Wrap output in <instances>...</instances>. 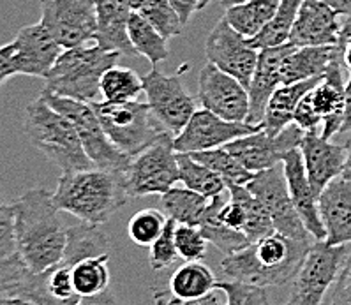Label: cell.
Instances as JSON below:
<instances>
[{
  "label": "cell",
  "instance_id": "obj_1",
  "mask_svg": "<svg viewBox=\"0 0 351 305\" xmlns=\"http://www.w3.org/2000/svg\"><path fill=\"white\" fill-rule=\"evenodd\" d=\"M11 208L18 254L27 267L34 273H43L60 263L69 242V224L58 214L53 194L34 187L11 203Z\"/></svg>",
  "mask_w": 351,
  "mask_h": 305
},
{
  "label": "cell",
  "instance_id": "obj_2",
  "mask_svg": "<svg viewBox=\"0 0 351 305\" xmlns=\"http://www.w3.org/2000/svg\"><path fill=\"white\" fill-rule=\"evenodd\" d=\"M313 243L298 242L274 231L242 251L224 256L221 270L228 280L260 288L285 286L295 279Z\"/></svg>",
  "mask_w": 351,
  "mask_h": 305
},
{
  "label": "cell",
  "instance_id": "obj_3",
  "mask_svg": "<svg viewBox=\"0 0 351 305\" xmlns=\"http://www.w3.org/2000/svg\"><path fill=\"white\" fill-rule=\"evenodd\" d=\"M128 199L124 173L99 168L62 173L53 193L58 210L94 226L108 223Z\"/></svg>",
  "mask_w": 351,
  "mask_h": 305
},
{
  "label": "cell",
  "instance_id": "obj_4",
  "mask_svg": "<svg viewBox=\"0 0 351 305\" xmlns=\"http://www.w3.org/2000/svg\"><path fill=\"white\" fill-rule=\"evenodd\" d=\"M23 129L30 143L62 169V173L95 168L83 149L75 125L41 95L27 106Z\"/></svg>",
  "mask_w": 351,
  "mask_h": 305
},
{
  "label": "cell",
  "instance_id": "obj_5",
  "mask_svg": "<svg viewBox=\"0 0 351 305\" xmlns=\"http://www.w3.org/2000/svg\"><path fill=\"white\" fill-rule=\"evenodd\" d=\"M120 57L122 53L106 50L97 42L64 50L46 76V90L80 103H97L101 80L108 69L117 66Z\"/></svg>",
  "mask_w": 351,
  "mask_h": 305
},
{
  "label": "cell",
  "instance_id": "obj_6",
  "mask_svg": "<svg viewBox=\"0 0 351 305\" xmlns=\"http://www.w3.org/2000/svg\"><path fill=\"white\" fill-rule=\"evenodd\" d=\"M95 115L103 124L108 138L119 147L125 156L134 157L143 152L149 145L166 131L147 103L128 101V103H92Z\"/></svg>",
  "mask_w": 351,
  "mask_h": 305
},
{
  "label": "cell",
  "instance_id": "obj_7",
  "mask_svg": "<svg viewBox=\"0 0 351 305\" xmlns=\"http://www.w3.org/2000/svg\"><path fill=\"white\" fill-rule=\"evenodd\" d=\"M62 51L41 21L21 27L13 41L0 48V83L18 75L46 80Z\"/></svg>",
  "mask_w": 351,
  "mask_h": 305
},
{
  "label": "cell",
  "instance_id": "obj_8",
  "mask_svg": "<svg viewBox=\"0 0 351 305\" xmlns=\"http://www.w3.org/2000/svg\"><path fill=\"white\" fill-rule=\"evenodd\" d=\"M41 97L50 106H53L57 112H60L71 120V124L75 125L76 131H78L83 149L87 152L88 159L94 162L95 168L108 169V171H122V173L129 168L132 157L125 156L108 138L92 104L80 103V101L69 99V97H60V95H55L53 92L46 90V88L41 92Z\"/></svg>",
  "mask_w": 351,
  "mask_h": 305
},
{
  "label": "cell",
  "instance_id": "obj_9",
  "mask_svg": "<svg viewBox=\"0 0 351 305\" xmlns=\"http://www.w3.org/2000/svg\"><path fill=\"white\" fill-rule=\"evenodd\" d=\"M177 154L173 134L165 132L143 152L132 157L131 164L124 171L129 198H143L150 194L162 196L173 189L180 180Z\"/></svg>",
  "mask_w": 351,
  "mask_h": 305
},
{
  "label": "cell",
  "instance_id": "obj_10",
  "mask_svg": "<svg viewBox=\"0 0 351 305\" xmlns=\"http://www.w3.org/2000/svg\"><path fill=\"white\" fill-rule=\"evenodd\" d=\"M348 254L350 249L346 245H330L325 240H314L291 280L288 300L282 305H322L326 293L334 288Z\"/></svg>",
  "mask_w": 351,
  "mask_h": 305
},
{
  "label": "cell",
  "instance_id": "obj_11",
  "mask_svg": "<svg viewBox=\"0 0 351 305\" xmlns=\"http://www.w3.org/2000/svg\"><path fill=\"white\" fill-rule=\"evenodd\" d=\"M180 69L175 76L162 75L161 71L154 67L149 75L143 76V92L147 95V104L152 110L157 122L173 136L184 131L189 120L198 112V97L187 92L184 87Z\"/></svg>",
  "mask_w": 351,
  "mask_h": 305
},
{
  "label": "cell",
  "instance_id": "obj_12",
  "mask_svg": "<svg viewBox=\"0 0 351 305\" xmlns=\"http://www.w3.org/2000/svg\"><path fill=\"white\" fill-rule=\"evenodd\" d=\"M245 187L263 203L272 217L277 233L298 240V242H313V235L298 215L293 199H291L282 162L260 173H254Z\"/></svg>",
  "mask_w": 351,
  "mask_h": 305
},
{
  "label": "cell",
  "instance_id": "obj_13",
  "mask_svg": "<svg viewBox=\"0 0 351 305\" xmlns=\"http://www.w3.org/2000/svg\"><path fill=\"white\" fill-rule=\"evenodd\" d=\"M41 23L64 50L94 41L95 0H41Z\"/></svg>",
  "mask_w": 351,
  "mask_h": 305
},
{
  "label": "cell",
  "instance_id": "obj_14",
  "mask_svg": "<svg viewBox=\"0 0 351 305\" xmlns=\"http://www.w3.org/2000/svg\"><path fill=\"white\" fill-rule=\"evenodd\" d=\"M198 103L203 110L230 122H247L251 110L249 88L208 62L198 75Z\"/></svg>",
  "mask_w": 351,
  "mask_h": 305
},
{
  "label": "cell",
  "instance_id": "obj_15",
  "mask_svg": "<svg viewBox=\"0 0 351 305\" xmlns=\"http://www.w3.org/2000/svg\"><path fill=\"white\" fill-rule=\"evenodd\" d=\"M205 53H207L208 62L237 78L245 88H249L252 75L256 71L260 51L249 42L247 38L237 32L224 16L208 34Z\"/></svg>",
  "mask_w": 351,
  "mask_h": 305
},
{
  "label": "cell",
  "instance_id": "obj_16",
  "mask_svg": "<svg viewBox=\"0 0 351 305\" xmlns=\"http://www.w3.org/2000/svg\"><path fill=\"white\" fill-rule=\"evenodd\" d=\"M263 129V124L249 122H230L208 110H198L184 127L180 134L175 136V150L184 154L203 152V150L219 149L228 143L252 134Z\"/></svg>",
  "mask_w": 351,
  "mask_h": 305
},
{
  "label": "cell",
  "instance_id": "obj_17",
  "mask_svg": "<svg viewBox=\"0 0 351 305\" xmlns=\"http://www.w3.org/2000/svg\"><path fill=\"white\" fill-rule=\"evenodd\" d=\"M306 132L298 125L291 124L277 136H270L265 129L252 132L249 136L239 138L226 145V149L239 159L251 173H260L265 169L281 164L286 154L300 149Z\"/></svg>",
  "mask_w": 351,
  "mask_h": 305
},
{
  "label": "cell",
  "instance_id": "obj_18",
  "mask_svg": "<svg viewBox=\"0 0 351 305\" xmlns=\"http://www.w3.org/2000/svg\"><path fill=\"white\" fill-rule=\"evenodd\" d=\"M341 27L343 16L335 9L323 0H304L288 42L297 48L337 46Z\"/></svg>",
  "mask_w": 351,
  "mask_h": 305
},
{
  "label": "cell",
  "instance_id": "obj_19",
  "mask_svg": "<svg viewBox=\"0 0 351 305\" xmlns=\"http://www.w3.org/2000/svg\"><path fill=\"white\" fill-rule=\"evenodd\" d=\"M293 45L286 42V45L260 50L256 71L249 85V97H251V110L247 117L249 124H263L267 104L274 92L282 85L286 58L293 51Z\"/></svg>",
  "mask_w": 351,
  "mask_h": 305
},
{
  "label": "cell",
  "instance_id": "obj_20",
  "mask_svg": "<svg viewBox=\"0 0 351 305\" xmlns=\"http://www.w3.org/2000/svg\"><path fill=\"white\" fill-rule=\"evenodd\" d=\"M282 168H285L289 194H291L298 215L302 217L313 239L316 242H322L326 239V231L323 226L322 214H319V198L307 177L302 150H289L282 159Z\"/></svg>",
  "mask_w": 351,
  "mask_h": 305
},
{
  "label": "cell",
  "instance_id": "obj_21",
  "mask_svg": "<svg viewBox=\"0 0 351 305\" xmlns=\"http://www.w3.org/2000/svg\"><path fill=\"white\" fill-rule=\"evenodd\" d=\"M307 177L316 194L323 193L328 184L343 175L346 162V145H335L322 132H306L300 145Z\"/></svg>",
  "mask_w": 351,
  "mask_h": 305
},
{
  "label": "cell",
  "instance_id": "obj_22",
  "mask_svg": "<svg viewBox=\"0 0 351 305\" xmlns=\"http://www.w3.org/2000/svg\"><path fill=\"white\" fill-rule=\"evenodd\" d=\"M343 60H335L325 71L322 82L309 92V99L323 120L322 134L330 140L341 132L346 110V83L343 82Z\"/></svg>",
  "mask_w": 351,
  "mask_h": 305
},
{
  "label": "cell",
  "instance_id": "obj_23",
  "mask_svg": "<svg viewBox=\"0 0 351 305\" xmlns=\"http://www.w3.org/2000/svg\"><path fill=\"white\" fill-rule=\"evenodd\" d=\"M319 214L330 245L351 243V182L332 180L319 194Z\"/></svg>",
  "mask_w": 351,
  "mask_h": 305
},
{
  "label": "cell",
  "instance_id": "obj_24",
  "mask_svg": "<svg viewBox=\"0 0 351 305\" xmlns=\"http://www.w3.org/2000/svg\"><path fill=\"white\" fill-rule=\"evenodd\" d=\"M97 32L94 42L106 50L119 51L128 57H136V50L129 38L128 25L134 13L129 0H95Z\"/></svg>",
  "mask_w": 351,
  "mask_h": 305
},
{
  "label": "cell",
  "instance_id": "obj_25",
  "mask_svg": "<svg viewBox=\"0 0 351 305\" xmlns=\"http://www.w3.org/2000/svg\"><path fill=\"white\" fill-rule=\"evenodd\" d=\"M323 80V76L311 78L306 82L289 83V85H281L270 97L265 112L263 129L269 132L270 136L281 134L288 125L293 124V117L297 112L300 101L313 90L316 85Z\"/></svg>",
  "mask_w": 351,
  "mask_h": 305
},
{
  "label": "cell",
  "instance_id": "obj_26",
  "mask_svg": "<svg viewBox=\"0 0 351 305\" xmlns=\"http://www.w3.org/2000/svg\"><path fill=\"white\" fill-rule=\"evenodd\" d=\"M335 60H343V51L339 46H295L293 51L286 58L282 85L323 76Z\"/></svg>",
  "mask_w": 351,
  "mask_h": 305
},
{
  "label": "cell",
  "instance_id": "obj_27",
  "mask_svg": "<svg viewBox=\"0 0 351 305\" xmlns=\"http://www.w3.org/2000/svg\"><path fill=\"white\" fill-rule=\"evenodd\" d=\"M217 286L214 272L203 261H184L169 279V291L178 300L193 304L212 295Z\"/></svg>",
  "mask_w": 351,
  "mask_h": 305
},
{
  "label": "cell",
  "instance_id": "obj_28",
  "mask_svg": "<svg viewBox=\"0 0 351 305\" xmlns=\"http://www.w3.org/2000/svg\"><path fill=\"white\" fill-rule=\"evenodd\" d=\"M226 193L219 194L215 198H210L208 208L205 212V217H203L202 224L198 228L202 230L203 236L207 239V242H210L214 247L219 249L224 256H230L233 252H239L244 247H247L251 242H249L247 236L242 231H237L233 228L226 226L219 219L221 208H223L224 203L230 198V194Z\"/></svg>",
  "mask_w": 351,
  "mask_h": 305
},
{
  "label": "cell",
  "instance_id": "obj_29",
  "mask_svg": "<svg viewBox=\"0 0 351 305\" xmlns=\"http://www.w3.org/2000/svg\"><path fill=\"white\" fill-rule=\"evenodd\" d=\"M281 0H247L226 9L224 18L237 32L252 39L276 16Z\"/></svg>",
  "mask_w": 351,
  "mask_h": 305
},
{
  "label": "cell",
  "instance_id": "obj_30",
  "mask_svg": "<svg viewBox=\"0 0 351 305\" xmlns=\"http://www.w3.org/2000/svg\"><path fill=\"white\" fill-rule=\"evenodd\" d=\"M208 203L210 198H205L187 187H173L161 196V208L166 217L189 226L202 224Z\"/></svg>",
  "mask_w": 351,
  "mask_h": 305
},
{
  "label": "cell",
  "instance_id": "obj_31",
  "mask_svg": "<svg viewBox=\"0 0 351 305\" xmlns=\"http://www.w3.org/2000/svg\"><path fill=\"white\" fill-rule=\"evenodd\" d=\"M73 282L80 298L97 297L110 289V254L92 256L73 268Z\"/></svg>",
  "mask_w": 351,
  "mask_h": 305
},
{
  "label": "cell",
  "instance_id": "obj_32",
  "mask_svg": "<svg viewBox=\"0 0 351 305\" xmlns=\"http://www.w3.org/2000/svg\"><path fill=\"white\" fill-rule=\"evenodd\" d=\"M178 173H180V182L184 187L202 194L205 198H215L219 194H224L228 191L226 182L214 173L210 168L198 162L191 154L178 152Z\"/></svg>",
  "mask_w": 351,
  "mask_h": 305
},
{
  "label": "cell",
  "instance_id": "obj_33",
  "mask_svg": "<svg viewBox=\"0 0 351 305\" xmlns=\"http://www.w3.org/2000/svg\"><path fill=\"white\" fill-rule=\"evenodd\" d=\"M302 4H304V0H281L276 11V16L270 20L269 25L265 27L258 36L249 39V42L258 51L265 50V48L286 45L289 41V36H291V30H293Z\"/></svg>",
  "mask_w": 351,
  "mask_h": 305
},
{
  "label": "cell",
  "instance_id": "obj_34",
  "mask_svg": "<svg viewBox=\"0 0 351 305\" xmlns=\"http://www.w3.org/2000/svg\"><path fill=\"white\" fill-rule=\"evenodd\" d=\"M128 32L136 53L147 58L154 67L159 62H165L166 58L169 57L168 45H166L168 39L162 38L161 34L157 32L141 14H131Z\"/></svg>",
  "mask_w": 351,
  "mask_h": 305
},
{
  "label": "cell",
  "instance_id": "obj_35",
  "mask_svg": "<svg viewBox=\"0 0 351 305\" xmlns=\"http://www.w3.org/2000/svg\"><path fill=\"white\" fill-rule=\"evenodd\" d=\"M191 156L198 162L210 168L214 173L219 175L226 182V186H247V182L254 177V173H251L226 147L203 150V152H195Z\"/></svg>",
  "mask_w": 351,
  "mask_h": 305
},
{
  "label": "cell",
  "instance_id": "obj_36",
  "mask_svg": "<svg viewBox=\"0 0 351 305\" xmlns=\"http://www.w3.org/2000/svg\"><path fill=\"white\" fill-rule=\"evenodd\" d=\"M228 193L232 198L244 205L247 212V224H245L244 235L247 236L249 242H258L263 236L270 235L276 231L272 223V217L263 206V203L251 193L245 186H228Z\"/></svg>",
  "mask_w": 351,
  "mask_h": 305
},
{
  "label": "cell",
  "instance_id": "obj_37",
  "mask_svg": "<svg viewBox=\"0 0 351 305\" xmlns=\"http://www.w3.org/2000/svg\"><path fill=\"white\" fill-rule=\"evenodd\" d=\"M143 92V78L129 67L113 66L101 80V95L108 103H128L136 101Z\"/></svg>",
  "mask_w": 351,
  "mask_h": 305
},
{
  "label": "cell",
  "instance_id": "obj_38",
  "mask_svg": "<svg viewBox=\"0 0 351 305\" xmlns=\"http://www.w3.org/2000/svg\"><path fill=\"white\" fill-rule=\"evenodd\" d=\"M168 217L165 212L156 208H145L132 215L128 224V235L132 242L141 247H150L165 231Z\"/></svg>",
  "mask_w": 351,
  "mask_h": 305
},
{
  "label": "cell",
  "instance_id": "obj_39",
  "mask_svg": "<svg viewBox=\"0 0 351 305\" xmlns=\"http://www.w3.org/2000/svg\"><path fill=\"white\" fill-rule=\"evenodd\" d=\"M138 14H141L145 20L149 21L150 25L161 34L165 39L177 38V36L182 34V20L177 14V11L169 5L168 0H157L154 4L138 11Z\"/></svg>",
  "mask_w": 351,
  "mask_h": 305
},
{
  "label": "cell",
  "instance_id": "obj_40",
  "mask_svg": "<svg viewBox=\"0 0 351 305\" xmlns=\"http://www.w3.org/2000/svg\"><path fill=\"white\" fill-rule=\"evenodd\" d=\"M175 243H177L178 258H182L184 261H203L207 254V239L203 236L198 226L177 223Z\"/></svg>",
  "mask_w": 351,
  "mask_h": 305
},
{
  "label": "cell",
  "instance_id": "obj_41",
  "mask_svg": "<svg viewBox=\"0 0 351 305\" xmlns=\"http://www.w3.org/2000/svg\"><path fill=\"white\" fill-rule=\"evenodd\" d=\"M215 289L226 295V305H270L269 295L260 286L237 280H217Z\"/></svg>",
  "mask_w": 351,
  "mask_h": 305
},
{
  "label": "cell",
  "instance_id": "obj_42",
  "mask_svg": "<svg viewBox=\"0 0 351 305\" xmlns=\"http://www.w3.org/2000/svg\"><path fill=\"white\" fill-rule=\"evenodd\" d=\"M175 228H177V221L168 219L161 236L150 245L149 263L152 270H165L169 265H173L178 258L177 243H175Z\"/></svg>",
  "mask_w": 351,
  "mask_h": 305
},
{
  "label": "cell",
  "instance_id": "obj_43",
  "mask_svg": "<svg viewBox=\"0 0 351 305\" xmlns=\"http://www.w3.org/2000/svg\"><path fill=\"white\" fill-rule=\"evenodd\" d=\"M18 252L16 235H14V214L9 205L0 206V258Z\"/></svg>",
  "mask_w": 351,
  "mask_h": 305
},
{
  "label": "cell",
  "instance_id": "obj_44",
  "mask_svg": "<svg viewBox=\"0 0 351 305\" xmlns=\"http://www.w3.org/2000/svg\"><path fill=\"white\" fill-rule=\"evenodd\" d=\"M328 305H351V251L332 288Z\"/></svg>",
  "mask_w": 351,
  "mask_h": 305
},
{
  "label": "cell",
  "instance_id": "obj_45",
  "mask_svg": "<svg viewBox=\"0 0 351 305\" xmlns=\"http://www.w3.org/2000/svg\"><path fill=\"white\" fill-rule=\"evenodd\" d=\"M169 5L177 11V14L180 16L182 23L186 25L187 21L191 20V16L199 11V2L202 0H168Z\"/></svg>",
  "mask_w": 351,
  "mask_h": 305
},
{
  "label": "cell",
  "instance_id": "obj_46",
  "mask_svg": "<svg viewBox=\"0 0 351 305\" xmlns=\"http://www.w3.org/2000/svg\"><path fill=\"white\" fill-rule=\"evenodd\" d=\"M152 297H154V305H191L187 302L178 300L171 295L169 289L165 288H152Z\"/></svg>",
  "mask_w": 351,
  "mask_h": 305
},
{
  "label": "cell",
  "instance_id": "obj_47",
  "mask_svg": "<svg viewBox=\"0 0 351 305\" xmlns=\"http://www.w3.org/2000/svg\"><path fill=\"white\" fill-rule=\"evenodd\" d=\"M75 305H119V304H117L115 293H113L112 289H108V291H104L103 295H97V297L82 298V300L76 302Z\"/></svg>",
  "mask_w": 351,
  "mask_h": 305
},
{
  "label": "cell",
  "instance_id": "obj_48",
  "mask_svg": "<svg viewBox=\"0 0 351 305\" xmlns=\"http://www.w3.org/2000/svg\"><path fill=\"white\" fill-rule=\"evenodd\" d=\"M341 132H351V73L346 82V110H344V122Z\"/></svg>",
  "mask_w": 351,
  "mask_h": 305
},
{
  "label": "cell",
  "instance_id": "obj_49",
  "mask_svg": "<svg viewBox=\"0 0 351 305\" xmlns=\"http://www.w3.org/2000/svg\"><path fill=\"white\" fill-rule=\"evenodd\" d=\"M323 2L335 9L341 16L351 18V0H323Z\"/></svg>",
  "mask_w": 351,
  "mask_h": 305
},
{
  "label": "cell",
  "instance_id": "obj_50",
  "mask_svg": "<svg viewBox=\"0 0 351 305\" xmlns=\"http://www.w3.org/2000/svg\"><path fill=\"white\" fill-rule=\"evenodd\" d=\"M337 46L341 48V51H343V64L350 69L351 73V38L344 39V41L339 42Z\"/></svg>",
  "mask_w": 351,
  "mask_h": 305
},
{
  "label": "cell",
  "instance_id": "obj_51",
  "mask_svg": "<svg viewBox=\"0 0 351 305\" xmlns=\"http://www.w3.org/2000/svg\"><path fill=\"white\" fill-rule=\"evenodd\" d=\"M341 177H343L344 180L351 182V140H348L346 143V162H344V169Z\"/></svg>",
  "mask_w": 351,
  "mask_h": 305
},
{
  "label": "cell",
  "instance_id": "obj_52",
  "mask_svg": "<svg viewBox=\"0 0 351 305\" xmlns=\"http://www.w3.org/2000/svg\"><path fill=\"white\" fill-rule=\"evenodd\" d=\"M351 38V18L343 16V27H341V36H339V42L344 39Z\"/></svg>",
  "mask_w": 351,
  "mask_h": 305
},
{
  "label": "cell",
  "instance_id": "obj_53",
  "mask_svg": "<svg viewBox=\"0 0 351 305\" xmlns=\"http://www.w3.org/2000/svg\"><path fill=\"white\" fill-rule=\"evenodd\" d=\"M154 2H157V0H129V5H131V9L134 13H138V11H141V9L147 8V5L154 4Z\"/></svg>",
  "mask_w": 351,
  "mask_h": 305
},
{
  "label": "cell",
  "instance_id": "obj_54",
  "mask_svg": "<svg viewBox=\"0 0 351 305\" xmlns=\"http://www.w3.org/2000/svg\"><path fill=\"white\" fill-rule=\"evenodd\" d=\"M0 305H36L34 302L23 300V298H2Z\"/></svg>",
  "mask_w": 351,
  "mask_h": 305
},
{
  "label": "cell",
  "instance_id": "obj_55",
  "mask_svg": "<svg viewBox=\"0 0 351 305\" xmlns=\"http://www.w3.org/2000/svg\"><path fill=\"white\" fill-rule=\"evenodd\" d=\"M191 305H223V304H221V300L217 297H214V295H208V297L202 298V300L193 302Z\"/></svg>",
  "mask_w": 351,
  "mask_h": 305
},
{
  "label": "cell",
  "instance_id": "obj_56",
  "mask_svg": "<svg viewBox=\"0 0 351 305\" xmlns=\"http://www.w3.org/2000/svg\"><path fill=\"white\" fill-rule=\"evenodd\" d=\"M242 2H247V0H221V5H223L224 9H228L232 8V5L242 4Z\"/></svg>",
  "mask_w": 351,
  "mask_h": 305
},
{
  "label": "cell",
  "instance_id": "obj_57",
  "mask_svg": "<svg viewBox=\"0 0 351 305\" xmlns=\"http://www.w3.org/2000/svg\"><path fill=\"white\" fill-rule=\"evenodd\" d=\"M210 2H212V0H202V2H199V11L207 8V5L210 4Z\"/></svg>",
  "mask_w": 351,
  "mask_h": 305
}]
</instances>
